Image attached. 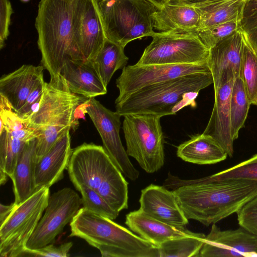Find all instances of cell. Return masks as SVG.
I'll list each match as a JSON object with an SVG mask.
<instances>
[{"instance_id":"6da1fadb","label":"cell","mask_w":257,"mask_h":257,"mask_svg":"<svg viewBox=\"0 0 257 257\" xmlns=\"http://www.w3.org/2000/svg\"><path fill=\"white\" fill-rule=\"evenodd\" d=\"M174 192L179 205L189 219L208 226L237 213L257 196V181L231 179L197 182L174 180Z\"/></svg>"},{"instance_id":"7a4b0ae2","label":"cell","mask_w":257,"mask_h":257,"mask_svg":"<svg viewBox=\"0 0 257 257\" xmlns=\"http://www.w3.org/2000/svg\"><path fill=\"white\" fill-rule=\"evenodd\" d=\"M213 83L211 72L189 74L144 87L115 103L121 116L130 114H151L161 117L175 114L186 106H196L202 89Z\"/></svg>"},{"instance_id":"3957f363","label":"cell","mask_w":257,"mask_h":257,"mask_svg":"<svg viewBox=\"0 0 257 257\" xmlns=\"http://www.w3.org/2000/svg\"><path fill=\"white\" fill-rule=\"evenodd\" d=\"M77 0H40L35 20L42 66L50 77L59 75L74 57V13Z\"/></svg>"},{"instance_id":"277c9868","label":"cell","mask_w":257,"mask_h":257,"mask_svg":"<svg viewBox=\"0 0 257 257\" xmlns=\"http://www.w3.org/2000/svg\"><path fill=\"white\" fill-rule=\"evenodd\" d=\"M112 220L83 207L70 222L69 236L83 239L103 257H160L158 246Z\"/></svg>"},{"instance_id":"5b68a950","label":"cell","mask_w":257,"mask_h":257,"mask_svg":"<svg viewBox=\"0 0 257 257\" xmlns=\"http://www.w3.org/2000/svg\"><path fill=\"white\" fill-rule=\"evenodd\" d=\"M106 38L123 47L151 37L152 15L158 9L148 0H94Z\"/></svg>"},{"instance_id":"8992f818","label":"cell","mask_w":257,"mask_h":257,"mask_svg":"<svg viewBox=\"0 0 257 257\" xmlns=\"http://www.w3.org/2000/svg\"><path fill=\"white\" fill-rule=\"evenodd\" d=\"M123 117L122 130L127 154L147 173L158 171L165 162L161 117L142 113L127 114Z\"/></svg>"},{"instance_id":"52a82bcc","label":"cell","mask_w":257,"mask_h":257,"mask_svg":"<svg viewBox=\"0 0 257 257\" xmlns=\"http://www.w3.org/2000/svg\"><path fill=\"white\" fill-rule=\"evenodd\" d=\"M88 99L71 92L60 74L50 77V81L45 83L39 105L27 119L38 130L48 126L70 127L75 130L78 124V112H84L83 104Z\"/></svg>"},{"instance_id":"ba28073f","label":"cell","mask_w":257,"mask_h":257,"mask_svg":"<svg viewBox=\"0 0 257 257\" xmlns=\"http://www.w3.org/2000/svg\"><path fill=\"white\" fill-rule=\"evenodd\" d=\"M49 195V188L43 187L15 204L0 224L1 257H21L47 206Z\"/></svg>"},{"instance_id":"9c48e42d","label":"cell","mask_w":257,"mask_h":257,"mask_svg":"<svg viewBox=\"0 0 257 257\" xmlns=\"http://www.w3.org/2000/svg\"><path fill=\"white\" fill-rule=\"evenodd\" d=\"M145 49L139 65L198 64L207 63L209 49L197 33L170 31L155 32Z\"/></svg>"},{"instance_id":"30bf717a","label":"cell","mask_w":257,"mask_h":257,"mask_svg":"<svg viewBox=\"0 0 257 257\" xmlns=\"http://www.w3.org/2000/svg\"><path fill=\"white\" fill-rule=\"evenodd\" d=\"M83 110L90 116L101 138L103 148L116 167L132 181L138 179L139 172L131 163L120 140L121 116L106 108L94 97L84 103Z\"/></svg>"},{"instance_id":"8fae6325","label":"cell","mask_w":257,"mask_h":257,"mask_svg":"<svg viewBox=\"0 0 257 257\" xmlns=\"http://www.w3.org/2000/svg\"><path fill=\"white\" fill-rule=\"evenodd\" d=\"M81 204V198L70 188H64L50 196L44 215L26 248L37 249L53 242L77 214Z\"/></svg>"},{"instance_id":"7c38bea8","label":"cell","mask_w":257,"mask_h":257,"mask_svg":"<svg viewBox=\"0 0 257 257\" xmlns=\"http://www.w3.org/2000/svg\"><path fill=\"white\" fill-rule=\"evenodd\" d=\"M211 72L207 63L198 64H151L128 65L122 69L116 80L119 94L118 103L132 93L147 86L155 85L189 74Z\"/></svg>"},{"instance_id":"4fadbf2b","label":"cell","mask_w":257,"mask_h":257,"mask_svg":"<svg viewBox=\"0 0 257 257\" xmlns=\"http://www.w3.org/2000/svg\"><path fill=\"white\" fill-rule=\"evenodd\" d=\"M67 169L76 189L84 185L96 190L118 170L103 146L85 143L72 150Z\"/></svg>"},{"instance_id":"5bb4252c","label":"cell","mask_w":257,"mask_h":257,"mask_svg":"<svg viewBox=\"0 0 257 257\" xmlns=\"http://www.w3.org/2000/svg\"><path fill=\"white\" fill-rule=\"evenodd\" d=\"M105 39L94 0H77L74 13L73 59L93 61Z\"/></svg>"},{"instance_id":"9a60e30c","label":"cell","mask_w":257,"mask_h":257,"mask_svg":"<svg viewBox=\"0 0 257 257\" xmlns=\"http://www.w3.org/2000/svg\"><path fill=\"white\" fill-rule=\"evenodd\" d=\"M257 256V237L241 227L221 230L212 224L198 257Z\"/></svg>"},{"instance_id":"2e32d148","label":"cell","mask_w":257,"mask_h":257,"mask_svg":"<svg viewBox=\"0 0 257 257\" xmlns=\"http://www.w3.org/2000/svg\"><path fill=\"white\" fill-rule=\"evenodd\" d=\"M242 43L240 28L209 49L207 64L212 75L214 92L239 77Z\"/></svg>"},{"instance_id":"e0dca14e","label":"cell","mask_w":257,"mask_h":257,"mask_svg":"<svg viewBox=\"0 0 257 257\" xmlns=\"http://www.w3.org/2000/svg\"><path fill=\"white\" fill-rule=\"evenodd\" d=\"M139 202L140 209L154 218L179 227L188 223L174 192L164 186L151 184L142 189Z\"/></svg>"},{"instance_id":"ac0fdd59","label":"cell","mask_w":257,"mask_h":257,"mask_svg":"<svg viewBox=\"0 0 257 257\" xmlns=\"http://www.w3.org/2000/svg\"><path fill=\"white\" fill-rule=\"evenodd\" d=\"M70 129L67 128L50 150L36 163L35 191L43 187L50 188L63 177L72 152Z\"/></svg>"},{"instance_id":"d6986e66","label":"cell","mask_w":257,"mask_h":257,"mask_svg":"<svg viewBox=\"0 0 257 257\" xmlns=\"http://www.w3.org/2000/svg\"><path fill=\"white\" fill-rule=\"evenodd\" d=\"M234 80L222 85L214 92L215 100L208 122L203 133L214 139L228 156L233 155L230 100Z\"/></svg>"},{"instance_id":"ffe728a7","label":"cell","mask_w":257,"mask_h":257,"mask_svg":"<svg viewBox=\"0 0 257 257\" xmlns=\"http://www.w3.org/2000/svg\"><path fill=\"white\" fill-rule=\"evenodd\" d=\"M60 74L71 92L87 98L107 93L93 61H84L68 57Z\"/></svg>"},{"instance_id":"44dd1931","label":"cell","mask_w":257,"mask_h":257,"mask_svg":"<svg viewBox=\"0 0 257 257\" xmlns=\"http://www.w3.org/2000/svg\"><path fill=\"white\" fill-rule=\"evenodd\" d=\"M43 66L25 64L0 79V94L18 111L34 87L44 80Z\"/></svg>"},{"instance_id":"7402d4cb","label":"cell","mask_w":257,"mask_h":257,"mask_svg":"<svg viewBox=\"0 0 257 257\" xmlns=\"http://www.w3.org/2000/svg\"><path fill=\"white\" fill-rule=\"evenodd\" d=\"M125 224L132 231L158 247L169 240L199 234L185 227L173 226L157 220L140 209L126 214Z\"/></svg>"},{"instance_id":"603a6c76","label":"cell","mask_w":257,"mask_h":257,"mask_svg":"<svg viewBox=\"0 0 257 257\" xmlns=\"http://www.w3.org/2000/svg\"><path fill=\"white\" fill-rule=\"evenodd\" d=\"M154 28L160 32L176 31L196 32L200 15L192 6L170 1L152 15Z\"/></svg>"},{"instance_id":"cb8c5ba5","label":"cell","mask_w":257,"mask_h":257,"mask_svg":"<svg viewBox=\"0 0 257 257\" xmlns=\"http://www.w3.org/2000/svg\"><path fill=\"white\" fill-rule=\"evenodd\" d=\"M177 155L185 162L198 164H214L225 160L227 154L212 137L202 133L181 144Z\"/></svg>"},{"instance_id":"d4e9b609","label":"cell","mask_w":257,"mask_h":257,"mask_svg":"<svg viewBox=\"0 0 257 257\" xmlns=\"http://www.w3.org/2000/svg\"><path fill=\"white\" fill-rule=\"evenodd\" d=\"M36 142L35 139L26 144L18 158L11 178L16 204L25 201L36 192L34 173Z\"/></svg>"},{"instance_id":"484cf974","label":"cell","mask_w":257,"mask_h":257,"mask_svg":"<svg viewBox=\"0 0 257 257\" xmlns=\"http://www.w3.org/2000/svg\"><path fill=\"white\" fill-rule=\"evenodd\" d=\"M245 1L216 0L194 6L200 15V23L196 32L219 24L240 22Z\"/></svg>"},{"instance_id":"4316f807","label":"cell","mask_w":257,"mask_h":257,"mask_svg":"<svg viewBox=\"0 0 257 257\" xmlns=\"http://www.w3.org/2000/svg\"><path fill=\"white\" fill-rule=\"evenodd\" d=\"M124 48L106 38L102 47L93 61L106 87L114 72L126 66L128 58L124 54Z\"/></svg>"},{"instance_id":"83f0119b","label":"cell","mask_w":257,"mask_h":257,"mask_svg":"<svg viewBox=\"0 0 257 257\" xmlns=\"http://www.w3.org/2000/svg\"><path fill=\"white\" fill-rule=\"evenodd\" d=\"M0 122L13 137L25 142H29L38 137L39 131L33 127L27 119L19 117L10 104L0 94Z\"/></svg>"},{"instance_id":"f1b7e54d","label":"cell","mask_w":257,"mask_h":257,"mask_svg":"<svg viewBox=\"0 0 257 257\" xmlns=\"http://www.w3.org/2000/svg\"><path fill=\"white\" fill-rule=\"evenodd\" d=\"M0 182L6 183L8 177L12 178L18 158L27 142L13 137L0 126Z\"/></svg>"},{"instance_id":"f546056e","label":"cell","mask_w":257,"mask_h":257,"mask_svg":"<svg viewBox=\"0 0 257 257\" xmlns=\"http://www.w3.org/2000/svg\"><path fill=\"white\" fill-rule=\"evenodd\" d=\"M239 77L250 104L257 105V51L243 32Z\"/></svg>"},{"instance_id":"4dcf8cb0","label":"cell","mask_w":257,"mask_h":257,"mask_svg":"<svg viewBox=\"0 0 257 257\" xmlns=\"http://www.w3.org/2000/svg\"><path fill=\"white\" fill-rule=\"evenodd\" d=\"M250 103L240 77L234 80L230 100L231 133L234 140L238 137L239 131L244 126Z\"/></svg>"},{"instance_id":"1f68e13d","label":"cell","mask_w":257,"mask_h":257,"mask_svg":"<svg viewBox=\"0 0 257 257\" xmlns=\"http://www.w3.org/2000/svg\"><path fill=\"white\" fill-rule=\"evenodd\" d=\"M205 235L181 237L166 241L159 246L160 257H198Z\"/></svg>"},{"instance_id":"d6a6232c","label":"cell","mask_w":257,"mask_h":257,"mask_svg":"<svg viewBox=\"0 0 257 257\" xmlns=\"http://www.w3.org/2000/svg\"><path fill=\"white\" fill-rule=\"evenodd\" d=\"M231 179H243L257 181V154L229 168L207 177L191 181L206 182Z\"/></svg>"},{"instance_id":"836d02e7","label":"cell","mask_w":257,"mask_h":257,"mask_svg":"<svg viewBox=\"0 0 257 257\" xmlns=\"http://www.w3.org/2000/svg\"><path fill=\"white\" fill-rule=\"evenodd\" d=\"M81 194L83 207L103 217L114 220L119 213L115 211L98 193L97 190L82 185L77 189Z\"/></svg>"},{"instance_id":"e575fe53","label":"cell","mask_w":257,"mask_h":257,"mask_svg":"<svg viewBox=\"0 0 257 257\" xmlns=\"http://www.w3.org/2000/svg\"><path fill=\"white\" fill-rule=\"evenodd\" d=\"M240 28L239 22H229L219 24L196 33L204 45L210 49Z\"/></svg>"},{"instance_id":"d590c367","label":"cell","mask_w":257,"mask_h":257,"mask_svg":"<svg viewBox=\"0 0 257 257\" xmlns=\"http://www.w3.org/2000/svg\"><path fill=\"white\" fill-rule=\"evenodd\" d=\"M240 25L246 37L257 51V0H245Z\"/></svg>"},{"instance_id":"8d00e7d4","label":"cell","mask_w":257,"mask_h":257,"mask_svg":"<svg viewBox=\"0 0 257 257\" xmlns=\"http://www.w3.org/2000/svg\"><path fill=\"white\" fill-rule=\"evenodd\" d=\"M236 214L239 226L257 237V196L244 204Z\"/></svg>"},{"instance_id":"74e56055","label":"cell","mask_w":257,"mask_h":257,"mask_svg":"<svg viewBox=\"0 0 257 257\" xmlns=\"http://www.w3.org/2000/svg\"><path fill=\"white\" fill-rule=\"evenodd\" d=\"M73 245L71 242H66L59 246L49 244L37 249H30L27 248L23 251L21 256H58L67 257L69 252Z\"/></svg>"},{"instance_id":"f35d334b","label":"cell","mask_w":257,"mask_h":257,"mask_svg":"<svg viewBox=\"0 0 257 257\" xmlns=\"http://www.w3.org/2000/svg\"><path fill=\"white\" fill-rule=\"evenodd\" d=\"M45 82L42 81L32 90L22 107L16 112L22 118H29L37 110L44 91Z\"/></svg>"},{"instance_id":"ab89813d","label":"cell","mask_w":257,"mask_h":257,"mask_svg":"<svg viewBox=\"0 0 257 257\" xmlns=\"http://www.w3.org/2000/svg\"><path fill=\"white\" fill-rule=\"evenodd\" d=\"M13 13L12 6L9 0H0V49L5 45L9 35L11 17Z\"/></svg>"},{"instance_id":"60d3db41","label":"cell","mask_w":257,"mask_h":257,"mask_svg":"<svg viewBox=\"0 0 257 257\" xmlns=\"http://www.w3.org/2000/svg\"><path fill=\"white\" fill-rule=\"evenodd\" d=\"M16 203L15 202L9 205L0 204V224H1L10 214Z\"/></svg>"},{"instance_id":"b9f144b4","label":"cell","mask_w":257,"mask_h":257,"mask_svg":"<svg viewBox=\"0 0 257 257\" xmlns=\"http://www.w3.org/2000/svg\"><path fill=\"white\" fill-rule=\"evenodd\" d=\"M170 1H175L181 3L188 4L191 6H196L197 5L204 4L208 2H210L216 0H170Z\"/></svg>"},{"instance_id":"7bdbcfd3","label":"cell","mask_w":257,"mask_h":257,"mask_svg":"<svg viewBox=\"0 0 257 257\" xmlns=\"http://www.w3.org/2000/svg\"><path fill=\"white\" fill-rule=\"evenodd\" d=\"M153 4L158 10L160 9L164 5L168 3L170 0H148Z\"/></svg>"},{"instance_id":"ee69618b","label":"cell","mask_w":257,"mask_h":257,"mask_svg":"<svg viewBox=\"0 0 257 257\" xmlns=\"http://www.w3.org/2000/svg\"><path fill=\"white\" fill-rule=\"evenodd\" d=\"M21 1L22 2H27L29 1L30 0H21Z\"/></svg>"}]
</instances>
